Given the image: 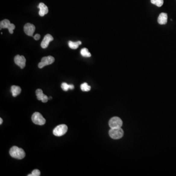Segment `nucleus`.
<instances>
[{
  "label": "nucleus",
  "instance_id": "1",
  "mask_svg": "<svg viewBox=\"0 0 176 176\" xmlns=\"http://www.w3.org/2000/svg\"><path fill=\"white\" fill-rule=\"evenodd\" d=\"M9 154L12 158L19 159H23L26 156V153L23 149L15 146L11 148Z\"/></svg>",
  "mask_w": 176,
  "mask_h": 176
},
{
  "label": "nucleus",
  "instance_id": "2",
  "mask_svg": "<svg viewBox=\"0 0 176 176\" xmlns=\"http://www.w3.org/2000/svg\"><path fill=\"white\" fill-rule=\"evenodd\" d=\"M109 136L110 137L114 140H118L120 139L123 137L124 132L123 130L121 128V127L119 128H111L109 132Z\"/></svg>",
  "mask_w": 176,
  "mask_h": 176
},
{
  "label": "nucleus",
  "instance_id": "3",
  "mask_svg": "<svg viewBox=\"0 0 176 176\" xmlns=\"http://www.w3.org/2000/svg\"><path fill=\"white\" fill-rule=\"evenodd\" d=\"M32 121L34 124L39 125H43L46 123V119L39 112H35L32 115Z\"/></svg>",
  "mask_w": 176,
  "mask_h": 176
},
{
  "label": "nucleus",
  "instance_id": "4",
  "mask_svg": "<svg viewBox=\"0 0 176 176\" xmlns=\"http://www.w3.org/2000/svg\"><path fill=\"white\" fill-rule=\"evenodd\" d=\"M67 131V126L65 124H61L55 128L53 130V134L55 136L61 137L65 135Z\"/></svg>",
  "mask_w": 176,
  "mask_h": 176
},
{
  "label": "nucleus",
  "instance_id": "5",
  "mask_svg": "<svg viewBox=\"0 0 176 176\" xmlns=\"http://www.w3.org/2000/svg\"><path fill=\"white\" fill-rule=\"evenodd\" d=\"M0 30L8 29L10 33L13 34V30L15 29V26L13 24H11L8 20L5 19L0 22Z\"/></svg>",
  "mask_w": 176,
  "mask_h": 176
},
{
  "label": "nucleus",
  "instance_id": "6",
  "mask_svg": "<svg viewBox=\"0 0 176 176\" xmlns=\"http://www.w3.org/2000/svg\"><path fill=\"white\" fill-rule=\"evenodd\" d=\"M55 61V59L53 56L49 55L48 56H45L42 58L41 62L38 64V67L40 69L43 68L45 66L47 65H51Z\"/></svg>",
  "mask_w": 176,
  "mask_h": 176
},
{
  "label": "nucleus",
  "instance_id": "7",
  "mask_svg": "<svg viewBox=\"0 0 176 176\" xmlns=\"http://www.w3.org/2000/svg\"><path fill=\"white\" fill-rule=\"evenodd\" d=\"M122 121L118 117H113L110 119L109 122V125L111 128H119L122 126Z\"/></svg>",
  "mask_w": 176,
  "mask_h": 176
},
{
  "label": "nucleus",
  "instance_id": "8",
  "mask_svg": "<svg viewBox=\"0 0 176 176\" xmlns=\"http://www.w3.org/2000/svg\"><path fill=\"white\" fill-rule=\"evenodd\" d=\"M14 62L16 65L19 66L21 69H23L26 66V59L23 55H17L14 57Z\"/></svg>",
  "mask_w": 176,
  "mask_h": 176
},
{
  "label": "nucleus",
  "instance_id": "9",
  "mask_svg": "<svg viewBox=\"0 0 176 176\" xmlns=\"http://www.w3.org/2000/svg\"><path fill=\"white\" fill-rule=\"evenodd\" d=\"M24 30L27 35L29 36H33L35 30V27L34 25L30 23L26 24L24 27Z\"/></svg>",
  "mask_w": 176,
  "mask_h": 176
},
{
  "label": "nucleus",
  "instance_id": "10",
  "mask_svg": "<svg viewBox=\"0 0 176 176\" xmlns=\"http://www.w3.org/2000/svg\"><path fill=\"white\" fill-rule=\"evenodd\" d=\"M53 40V37L49 34H48L44 37L43 41L41 43V46L43 49H46L48 47L49 43Z\"/></svg>",
  "mask_w": 176,
  "mask_h": 176
},
{
  "label": "nucleus",
  "instance_id": "11",
  "mask_svg": "<svg viewBox=\"0 0 176 176\" xmlns=\"http://www.w3.org/2000/svg\"><path fill=\"white\" fill-rule=\"evenodd\" d=\"M36 95L38 100H41L43 103L47 102V101L49 99L46 95H44L43 91L40 89L37 90L36 91Z\"/></svg>",
  "mask_w": 176,
  "mask_h": 176
},
{
  "label": "nucleus",
  "instance_id": "12",
  "mask_svg": "<svg viewBox=\"0 0 176 176\" xmlns=\"http://www.w3.org/2000/svg\"><path fill=\"white\" fill-rule=\"evenodd\" d=\"M38 8H39V9H40L39 14L41 17H43L44 15L47 14V13H48V12H49L48 7L44 3H40L39 5L38 6Z\"/></svg>",
  "mask_w": 176,
  "mask_h": 176
},
{
  "label": "nucleus",
  "instance_id": "13",
  "mask_svg": "<svg viewBox=\"0 0 176 176\" xmlns=\"http://www.w3.org/2000/svg\"><path fill=\"white\" fill-rule=\"evenodd\" d=\"M168 15L166 13H161L158 17V23L160 25H165L167 23Z\"/></svg>",
  "mask_w": 176,
  "mask_h": 176
},
{
  "label": "nucleus",
  "instance_id": "14",
  "mask_svg": "<svg viewBox=\"0 0 176 176\" xmlns=\"http://www.w3.org/2000/svg\"><path fill=\"white\" fill-rule=\"evenodd\" d=\"M11 92L13 97H16V96L19 95L21 93V89L19 86H12L11 87Z\"/></svg>",
  "mask_w": 176,
  "mask_h": 176
},
{
  "label": "nucleus",
  "instance_id": "15",
  "mask_svg": "<svg viewBox=\"0 0 176 176\" xmlns=\"http://www.w3.org/2000/svg\"><path fill=\"white\" fill-rule=\"evenodd\" d=\"M82 44V42L80 41H78L75 42H74L71 41H70L68 43V45H69V47H70L71 49H77L78 48V46L79 45H81Z\"/></svg>",
  "mask_w": 176,
  "mask_h": 176
},
{
  "label": "nucleus",
  "instance_id": "16",
  "mask_svg": "<svg viewBox=\"0 0 176 176\" xmlns=\"http://www.w3.org/2000/svg\"><path fill=\"white\" fill-rule=\"evenodd\" d=\"M61 88L64 91H68L69 89L73 90L74 88V86L73 84H68L67 83H63L61 85Z\"/></svg>",
  "mask_w": 176,
  "mask_h": 176
},
{
  "label": "nucleus",
  "instance_id": "17",
  "mask_svg": "<svg viewBox=\"0 0 176 176\" xmlns=\"http://www.w3.org/2000/svg\"><path fill=\"white\" fill-rule=\"evenodd\" d=\"M80 53L81 55L83 57H90L91 56V54L90 53L87 48H85L82 49L80 51Z\"/></svg>",
  "mask_w": 176,
  "mask_h": 176
},
{
  "label": "nucleus",
  "instance_id": "18",
  "mask_svg": "<svg viewBox=\"0 0 176 176\" xmlns=\"http://www.w3.org/2000/svg\"><path fill=\"white\" fill-rule=\"evenodd\" d=\"M81 89L83 92H88L90 91L91 87L90 86L87 84V83H84L82 84L80 86Z\"/></svg>",
  "mask_w": 176,
  "mask_h": 176
},
{
  "label": "nucleus",
  "instance_id": "19",
  "mask_svg": "<svg viewBox=\"0 0 176 176\" xmlns=\"http://www.w3.org/2000/svg\"><path fill=\"white\" fill-rule=\"evenodd\" d=\"M152 4L157 5V7H161L163 5L164 1L163 0H151Z\"/></svg>",
  "mask_w": 176,
  "mask_h": 176
},
{
  "label": "nucleus",
  "instance_id": "20",
  "mask_svg": "<svg viewBox=\"0 0 176 176\" xmlns=\"http://www.w3.org/2000/svg\"><path fill=\"white\" fill-rule=\"evenodd\" d=\"M40 171L38 169H34L33 170L32 173L27 175V176H40Z\"/></svg>",
  "mask_w": 176,
  "mask_h": 176
},
{
  "label": "nucleus",
  "instance_id": "21",
  "mask_svg": "<svg viewBox=\"0 0 176 176\" xmlns=\"http://www.w3.org/2000/svg\"><path fill=\"white\" fill-rule=\"evenodd\" d=\"M41 36L39 34H36L34 36V39H35V40H38L40 39Z\"/></svg>",
  "mask_w": 176,
  "mask_h": 176
},
{
  "label": "nucleus",
  "instance_id": "22",
  "mask_svg": "<svg viewBox=\"0 0 176 176\" xmlns=\"http://www.w3.org/2000/svg\"><path fill=\"white\" fill-rule=\"evenodd\" d=\"M0 121H1V122H0V124L1 125L2 124V123H3V119H2V118H0Z\"/></svg>",
  "mask_w": 176,
  "mask_h": 176
}]
</instances>
